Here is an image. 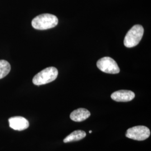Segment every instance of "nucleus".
I'll use <instances>...</instances> for the list:
<instances>
[{"mask_svg":"<svg viewBox=\"0 0 151 151\" xmlns=\"http://www.w3.org/2000/svg\"><path fill=\"white\" fill-rule=\"evenodd\" d=\"M86 136V133L85 131L82 130H77L71 133L70 135L67 136L63 139V142L69 143L71 142L78 141L83 139Z\"/></svg>","mask_w":151,"mask_h":151,"instance_id":"nucleus-9","label":"nucleus"},{"mask_svg":"<svg viewBox=\"0 0 151 151\" xmlns=\"http://www.w3.org/2000/svg\"><path fill=\"white\" fill-rule=\"evenodd\" d=\"M11 70L10 63L5 60H0V79L4 78Z\"/></svg>","mask_w":151,"mask_h":151,"instance_id":"nucleus-10","label":"nucleus"},{"mask_svg":"<svg viewBox=\"0 0 151 151\" xmlns=\"http://www.w3.org/2000/svg\"><path fill=\"white\" fill-rule=\"evenodd\" d=\"M135 97V93L129 90H119L113 92L111 98L116 102H128Z\"/></svg>","mask_w":151,"mask_h":151,"instance_id":"nucleus-7","label":"nucleus"},{"mask_svg":"<svg viewBox=\"0 0 151 151\" xmlns=\"http://www.w3.org/2000/svg\"><path fill=\"white\" fill-rule=\"evenodd\" d=\"M151 135L150 129L144 125L135 126L127 130L125 136L133 140L142 141L147 139Z\"/></svg>","mask_w":151,"mask_h":151,"instance_id":"nucleus-4","label":"nucleus"},{"mask_svg":"<svg viewBox=\"0 0 151 151\" xmlns=\"http://www.w3.org/2000/svg\"><path fill=\"white\" fill-rule=\"evenodd\" d=\"M58 75V71L54 67H50L44 69L35 76L32 83L35 85L40 86L45 85L54 81Z\"/></svg>","mask_w":151,"mask_h":151,"instance_id":"nucleus-2","label":"nucleus"},{"mask_svg":"<svg viewBox=\"0 0 151 151\" xmlns=\"http://www.w3.org/2000/svg\"><path fill=\"white\" fill-rule=\"evenodd\" d=\"M97 68L106 73L116 74L120 72L118 64L114 60L109 57H103L97 62Z\"/></svg>","mask_w":151,"mask_h":151,"instance_id":"nucleus-5","label":"nucleus"},{"mask_svg":"<svg viewBox=\"0 0 151 151\" xmlns=\"http://www.w3.org/2000/svg\"><path fill=\"white\" fill-rule=\"evenodd\" d=\"M144 33V29L140 25H135L127 33L124 40V45L133 48L140 42Z\"/></svg>","mask_w":151,"mask_h":151,"instance_id":"nucleus-3","label":"nucleus"},{"mask_svg":"<svg viewBox=\"0 0 151 151\" xmlns=\"http://www.w3.org/2000/svg\"><path fill=\"white\" fill-rule=\"evenodd\" d=\"M58 18L53 15L44 14L35 17L32 22V27L37 30H47L57 26Z\"/></svg>","mask_w":151,"mask_h":151,"instance_id":"nucleus-1","label":"nucleus"},{"mask_svg":"<svg viewBox=\"0 0 151 151\" xmlns=\"http://www.w3.org/2000/svg\"><path fill=\"white\" fill-rule=\"evenodd\" d=\"M10 127L13 129L22 131L27 129L29 127L27 119L22 116H14L9 119Z\"/></svg>","mask_w":151,"mask_h":151,"instance_id":"nucleus-6","label":"nucleus"},{"mask_svg":"<svg viewBox=\"0 0 151 151\" xmlns=\"http://www.w3.org/2000/svg\"><path fill=\"white\" fill-rule=\"evenodd\" d=\"M91 115L90 112L84 108H79L73 111L70 114L72 120L76 122H81L88 119Z\"/></svg>","mask_w":151,"mask_h":151,"instance_id":"nucleus-8","label":"nucleus"},{"mask_svg":"<svg viewBox=\"0 0 151 151\" xmlns=\"http://www.w3.org/2000/svg\"><path fill=\"white\" fill-rule=\"evenodd\" d=\"M92 132V130H90V131H89V133H91Z\"/></svg>","mask_w":151,"mask_h":151,"instance_id":"nucleus-11","label":"nucleus"}]
</instances>
